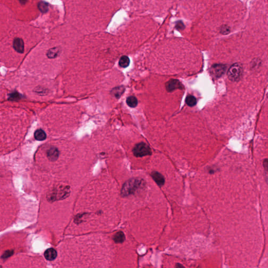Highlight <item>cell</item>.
<instances>
[{"instance_id": "52a82bcc", "label": "cell", "mask_w": 268, "mask_h": 268, "mask_svg": "<svg viewBox=\"0 0 268 268\" xmlns=\"http://www.w3.org/2000/svg\"><path fill=\"white\" fill-rule=\"evenodd\" d=\"M151 177L155 182L157 183V184L159 186H163L165 183V179L164 177L159 172L157 171L153 172L151 174Z\"/></svg>"}, {"instance_id": "ba28073f", "label": "cell", "mask_w": 268, "mask_h": 268, "mask_svg": "<svg viewBox=\"0 0 268 268\" xmlns=\"http://www.w3.org/2000/svg\"><path fill=\"white\" fill-rule=\"evenodd\" d=\"M47 157L51 161H55L59 157V151L56 148H51L47 151Z\"/></svg>"}, {"instance_id": "e0dca14e", "label": "cell", "mask_w": 268, "mask_h": 268, "mask_svg": "<svg viewBox=\"0 0 268 268\" xmlns=\"http://www.w3.org/2000/svg\"><path fill=\"white\" fill-rule=\"evenodd\" d=\"M48 4L44 1H40L38 4V9L43 13H45L48 11Z\"/></svg>"}, {"instance_id": "2e32d148", "label": "cell", "mask_w": 268, "mask_h": 268, "mask_svg": "<svg viewBox=\"0 0 268 268\" xmlns=\"http://www.w3.org/2000/svg\"><path fill=\"white\" fill-rule=\"evenodd\" d=\"M186 103L191 107H193L197 104V99L193 95H188L186 99Z\"/></svg>"}, {"instance_id": "7c38bea8", "label": "cell", "mask_w": 268, "mask_h": 268, "mask_svg": "<svg viewBox=\"0 0 268 268\" xmlns=\"http://www.w3.org/2000/svg\"><path fill=\"white\" fill-rule=\"evenodd\" d=\"M113 239L116 243H122L125 239V235L122 232H119L114 236Z\"/></svg>"}, {"instance_id": "6da1fadb", "label": "cell", "mask_w": 268, "mask_h": 268, "mask_svg": "<svg viewBox=\"0 0 268 268\" xmlns=\"http://www.w3.org/2000/svg\"><path fill=\"white\" fill-rule=\"evenodd\" d=\"M141 181L138 179H131L125 183L122 190V195L127 196L134 193L141 186Z\"/></svg>"}, {"instance_id": "9c48e42d", "label": "cell", "mask_w": 268, "mask_h": 268, "mask_svg": "<svg viewBox=\"0 0 268 268\" xmlns=\"http://www.w3.org/2000/svg\"><path fill=\"white\" fill-rule=\"evenodd\" d=\"M57 252L54 249L49 248L45 251V257L48 260H54L57 257Z\"/></svg>"}, {"instance_id": "7a4b0ae2", "label": "cell", "mask_w": 268, "mask_h": 268, "mask_svg": "<svg viewBox=\"0 0 268 268\" xmlns=\"http://www.w3.org/2000/svg\"><path fill=\"white\" fill-rule=\"evenodd\" d=\"M243 73V69L241 64L236 63L229 68L227 72L229 79L232 81H237L241 78Z\"/></svg>"}, {"instance_id": "5b68a950", "label": "cell", "mask_w": 268, "mask_h": 268, "mask_svg": "<svg viewBox=\"0 0 268 268\" xmlns=\"http://www.w3.org/2000/svg\"><path fill=\"white\" fill-rule=\"evenodd\" d=\"M183 86L179 81L171 79L166 83V89L169 92H171L177 89H182Z\"/></svg>"}, {"instance_id": "ac0fdd59", "label": "cell", "mask_w": 268, "mask_h": 268, "mask_svg": "<svg viewBox=\"0 0 268 268\" xmlns=\"http://www.w3.org/2000/svg\"><path fill=\"white\" fill-rule=\"evenodd\" d=\"M20 95L17 92V93H12L10 95V98L12 99H18L20 98Z\"/></svg>"}, {"instance_id": "277c9868", "label": "cell", "mask_w": 268, "mask_h": 268, "mask_svg": "<svg viewBox=\"0 0 268 268\" xmlns=\"http://www.w3.org/2000/svg\"><path fill=\"white\" fill-rule=\"evenodd\" d=\"M226 71V67L223 64H217L212 67V73L216 77L222 76Z\"/></svg>"}, {"instance_id": "44dd1931", "label": "cell", "mask_w": 268, "mask_h": 268, "mask_svg": "<svg viewBox=\"0 0 268 268\" xmlns=\"http://www.w3.org/2000/svg\"><path fill=\"white\" fill-rule=\"evenodd\" d=\"M175 268H186L184 267L183 265H181L180 263H177L175 265Z\"/></svg>"}, {"instance_id": "d6986e66", "label": "cell", "mask_w": 268, "mask_h": 268, "mask_svg": "<svg viewBox=\"0 0 268 268\" xmlns=\"http://www.w3.org/2000/svg\"><path fill=\"white\" fill-rule=\"evenodd\" d=\"M183 26L184 27L183 24V23H182L181 21H179V22H178V23H177V25H176V27H177V28L178 29H183L182 27Z\"/></svg>"}, {"instance_id": "5bb4252c", "label": "cell", "mask_w": 268, "mask_h": 268, "mask_svg": "<svg viewBox=\"0 0 268 268\" xmlns=\"http://www.w3.org/2000/svg\"><path fill=\"white\" fill-rule=\"evenodd\" d=\"M130 63V60L127 56H123L121 58L119 61V65L122 68H126L128 66Z\"/></svg>"}, {"instance_id": "8fae6325", "label": "cell", "mask_w": 268, "mask_h": 268, "mask_svg": "<svg viewBox=\"0 0 268 268\" xmlns=\"http://www.w3.org/2000/svg\"><path fill=\"white\" fill-rule=\"evenodd\" d=\"M124 90H125V88H124L123 86H118L112 90L111 93L116 98H119L121 96V95L124 93Z\"/></svg>"}, {"instance_id": "ffe728a7", "label": "cell", "mask_w": 268, "mask_h": 268, "mask_svg": "<svg viewBox=\"0 0 268 268\" xmlns=\"http://www.w3.org/2000/svg\"><path fill=\"white\" fill-rule=\"evenodd\" d=\"M229 32V29L227 28V26H224L222 29V33H227Z\"/></svg>"}, {"instance_id": "30bf717a", "label": "cell", "mask_w": 268, "mask_h": 268, "mask_svg": "<svg viewBox=\"0 0 268 268\" xmlns=\"http://www.w3.org/2000/svg\"><path fill=\"white\" fill-rule=\"evenodd\" d=\"M35 138L39 141H42L46 138V134L42 129H38L34 133Z\"/></svg>"}, {"instance_id": "8992f818", "label": "cell", "mask_w": 268, "mask_h": 268, "mask_svg": "<svg viewBox=\"0 0 268 268\" xmlns=\"http://www.w3.org/2000/svg\"><path fill=\"white\" fill-rule=\"evenodd\" d=\"M13 47L16 52L19 53H23L24 51L23 40L20 38H15L13 41Z\"/></svg>"}, {"instance_id": "3957f363", "label": "cell", "mask_w": 268, "mask_h": 268, "mask_svg": "<svg viewBox=\"0 0 268 268\" xmlns=\"http://www.w3.org/2000/svg\"><path fill=\"white\" fill-rule=\"evenodd\" d=\"M132 152L135 156L137 157H142L151 154V150L150 147L144 143H140L136 145L134 147Z\"/></svg>"}, {"instance_id": "4fadbf2b", "label": "cell", "mask_w": 268, "mask_h": 268, "mask_svg": "<svg viewBox=\"0 0 268 268\" xmlns=\"http://www.w3.org/2000/svg\"><path fill=\"white\" fill-rule=\"evenodd\" d=\"M59 52H60V49L58 47L53 48L50 49V50L48 51L47 53V55L48 56V57L50 58H54L57 57L59 55Z\"/></svg>"}, {"instance_id": "9a60e30c", "label": "cell", "mask_w": 268, "mask_h": 268, "mask_svg": "<svg viewBox=\"0 0 268 268\" xmlns=\"http://www.w3.org/2000/svg\"><path fill=\"white\" fill-rule=\"evenodd\" d=\"M126 103H127V105H128L129 107L134 108V107H135L137 105V98H136L135 97L131 96V97H128V98H127V100H126Z\"/></svg>"}]
</instances>
